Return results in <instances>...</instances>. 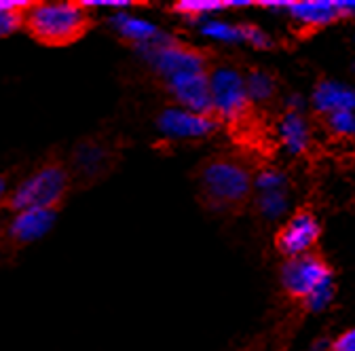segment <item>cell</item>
Here are the masks:
<instances>
[{
  "label": "cell",
  "instance_id": "6da1fadb",
  "mask_svg": "<svg viewBox=\"0 0 355 351\" xmlns=\"http://www.w3.org/2000/svg\"><path fill=\"white\" fill-rule=\"evenodd\" d=\"M254 167L237 153H216L195 167L197 195L203 207L216 214H241L252 199Z\"/></svg>",
  "mask_w": 355,
  "mask_h": 351
},
{
  "label": "cell",
  "instance_id": "7a4b0ae2",
  "mask_svg": "<svg viewBox=\"0 0 355 351\" xmlns=\"http://www.w3.org/2000/svg\"><path fill=\"white\" fill-rule=\"evenodd\" d=\"M94 15L83 3H32L24 13L28 34L47 47H66L87 34Z\"/></svg>",
  "mask_w": 355,
  "mask_h": 351
},
{
  "label": "cell",
  "instance_id": "3957f363",
  "mask_svg": "<svg viewBox=\"0 0 355 351\" xmlns=\"http://www.w3.org/2000/svg\"><path fill=\"white\" fill-rule=\"evenodd\" d=\"M72 189L68 165L60 157L44 159L28 178H24L0 209L5 212H21L28 207H62L68 193Z\"/></svg>",
  "mask_w": 355,
  "mask_h": 351
},
{
  "label": "cell",
  "instance_id": "277c9868",
  "mask_svg": "<svg viewBox=\"0 0 355 351\" xmlns=\"http://www.w3.org/2000/svg\"><path fill=\"white\" fill-rule=\"evenodd\" d=\"M211 114L222 125L248 123L254 114V106L248 98L245 74L233 64H216L207 70Z\"/></svg>",
  "mask_w": 355,
  "mask_h": 351
},
{
  "label": "cell",
  "instance_id": "5b68a950",
  "mask_svg": "<svg viewBox=\"0 0 355 351\" xmlns=\"http://www.w3.org/2000/svg\"><path fill=\"white\" fill-rule=\"evenodd\" d=\"M142 51H146L148 64L163 80L178 76V74H184V72L209 70V62H211L209 53L193 45H187L182 40H175L171 36H165L163 40L155 42V45Z\"/></svg>",
  "mask_w": 355,
  "mask_h": 351
},
{
  "label": "cell",
  "instance_id": "8992f818",
  "mask_svg": "<svg viewBox=\"0 0 355 351\" xmlns=\"http://www.w3.org/2000/svg\"><path fill=\"white\" fill-rule=\"evenodd\" d=\"M332 282V267L320 250L288 258L282 267L284 292L294 300H304L311 292Z\"/></svg>",
  "mask_w": 355,
  "mask_h": 351
},
{
  "label": "cell",
  "instance_id": "52a82bcc",
  "mask_svg": "<svg viewBox=\"0 0 355 351\" xmlns=\"http://www.w3.org/2000/svg\"><path fill=\"white\" fill-rule=\"evenodd\" d=\"M119 157V151L110 142L96 140V138H85L80 140L74 151L68 165L70 182L74 185H92L100 178H104L106 173L112 171L114 159Z\"/></svg>",
  "mask_w": 355,
  "mask_h": 351
},
{
  "label": "cell",
  "instance_id": "ba28073f",
  "mask_svg": "<svg viewBox=\"0 0 355 351\" xmlns=\"http://www.w3.org/2000/svg\"><path fill=\"white\" fill-rule=\"evenodd\" d=\"M60 207H28L15 212L11 221L0 227V243L3 250H19L28 243H34L44 233H49Z\"/></svg>",
  "mask_w": 355,
  "mask_h": 351
},
{
  "label": "cell",
  "instance_id": "9c48e42d",
  "mask_svg": "<svg viewBox=\"0 0 355 351\" xmlns=\"http://www.w3.org/2000/svg\"><path fill=\"white\" fill-rule=\"evenodd\" d=\"M320 237H322V225L318 221V216L306 207H300L277 231L275 248L286 258H294V256H300V254L315 250Z\"/></svg>",
  "mask_w": 355,
  "mask_h": 351
},
{
  "label": "cell",
  "instance_id": "30bf717a",
  "mask_svg": "<svg viewBox=\"0 0 355 351\" xmlns=\"http://www.w3.org/2000/svg\"><path fill=\"white\" fill-rule=\"evenodd\" d=\"M157 127L165 138L201 140V138L216 134L220 129V123L214 117L197 114L180 106H169L157 114Z\"/></svg>",
  "mask_w": 355,
  "mask_h": 351
},
{
  "label": "cell",
  "instance_id": "8fae6325",
  "mask_svg": "<svg viewBox=\"0 0 355 351\" xmlns=\"http://www.w3.org/2000/svg\"><path fill=\"white\" fill-rule=\"evenodd\" d=\"M353 3H284V11L302 32H318L353 15Z\"/></svg>",
  "mask_w": 355,
  "mask_h": 351
},
{
  "label": "cell",
  "instance_id": "7c38bea8",
  "mask_svg": "<svg viewBox=\"0 0 355 351\" xmlns=\"http://www.w3.org/2000/svg\"><path fill=\"white\" fill-rule=\"evenodd\" d=\"M169 94L180 104V108L214 117L211 114V98H209V78L207 70L203 72H184L165 80Z\"/></svg>",
  "mask_w": 355,
  "mask_h": 351
},
{
  "label": "cell",
  "instance_id": "4fadbf2b",
  "mask_svg": "<svg viewBox=\"0 0 355 351\" xmlns=\"http://www.w3.org/2000/svg\"><path fill=\"white\" fill-rule=\"evenodd\" d=\"M110 26L114 28V32L131 42V45H136L138 49H146L155 42L163 40L167 34L161 32L155 24L146 22V19H140V17H133V15H127V13H114L110 15Z\"/></svg>",
  "mask_w": 355,
  "mask_h": 351
},
{
  "label": "cell",
  "instance_id": "5bb4252c",
  "mask_svg": "<svg viewBox=\"0 0 355 351\" xmlns=\"http://www.w3.org/2000/svg\"><path fill=\"white\" fill-rule=\"evenodd\" d=\"M355 106V94L349 87L334 83V80H326L322 78L315 85L313 92V108L320 117L330 114V112H338V110H351L353 112Z\"/></svg>",
  "mask_w": 355,
  "mask_h": 351
},
{
  "label": "cell",
  "instance_id": "9a60e30c",
  "mask_svg": "<svg viewBox=\"0 0 355 351\" xmlns=\"http://www.w3.org/2000/svg\"><path fill=\"white\" fill-rule=\"evenodd\" d=\"M279 138L282 144L292 155H304L311 146V125L300 110L286 108L279 121Z\"/></svg>",
  "mask_w": 355,
  "mask_h": 351
},
{
  "label": "cell",
  "instance_id": "2e32d148",
  "mask_svg": "<svg viewBox=\"0 0 355 351\" xmlns=\"http://www.w3.org/2000/svg\"><path fill=\"white\" fill-rule=\"evenodd\" d=\"M245 89H248V98L252 102V106H271L277 100L279 87H277V78L260 68H252L245 74Z\"/></svg>",
  "mask_w": 355,
  "mask_h": 351
},
{
  "label": "cell",
  "instance_id": "e0dca14e",
  "mask_svg": "<svg viewBox=\"0 0 355 351\" xmlns=\"http://www.w3.org/2000/svg\"><path fill=\"white\" fill-rule=\"evenodd\" d=\"M250 203L254 205L256 214L264 218L266 223H275L288 212L290 205V187L271 189V191H254Z\"/></svg>",
  "mask_w": 355,
  "mask_h": 351
},
{
  "label": "cell",
  "instance_id": "ac0fdd59",
  "mask_svg": "<svg viewBox=\"0 0 355 351\" xmlns=\"http://www.w3.org/2000/svg\"><path fill=\"white\" fill-rule=\"evenodd\" d=\"M32 3H15V0H0V38L17 32L24 26V13Z\"/></svg>",
  "mask_w": 355,
  "mask_h": 351
},
{
  "label": "cell",
  "instance_id": "d6986e66",
  "mask_svg": "<svg viewBox=\"0 0 355 351\" xmlns=\"http://www.w3.org/2000/svg\"><path fill=\"white\" fill-rule=\"evenodd\" d=\"M324 127L328 129V134L338 136V138H351L355 131V117L351 110H338V112H330L320 117Z\"/></svg>",
  "mask_w": 355,
  "mask_h": 351
},
{
  "label": "cell",
  "instance_id": "ffe728a7",
  "mask_svg": "<svg viewBox=\"0 0 355 351\" xmlns=\"http://www.w3.org/2000/svg\"><path fill=\"white\" fill-rule=\"evenodd\" d=\"M241 5H229V3H180L171 7L173 13L182 15L187 19H201L209 13H216V11H225V9H237Z\"/></svg>",
  "mask_w": 355,
  "mask_h": 351
},
{
  "label": "cell",
  "instance_id": "44dd1931",
  "mask_svg": "<svg viewBox=\"0 0 355 351\" xmlns=\"http://www.w3.org/2000/svg\"><path fill=\"white\" fill-rule=\"evenodd\" d=\"M239 34H241V40H245L248 45H252L254 49L269 51L275 45L273 38L254 24H239Z\"/></svg>",
  "mask_w": 355,
  "mask_h": 351
},
{
  "label": "cell",
  "instance_id": "7402d4cb",
  "mask_svg": "<svg viewBox=\"0 0 355 351\" xmlns=\"http://www.w3.org/2000/svg\"><path fill=\"white\" fill-rule=\"evenodd\" d=\"M201 34L214 36V38H218V40H227V42H237V40H241L239 26H233V24H227V22H218V19H211V22L203 24V26H201Z\"/></svg>",
  "mask_w": 355,
  "mask_h": 351
},
{
  "label": "cell",
  "instance_id": "603a6c76",
  "mask_svg": "<svg viewBox=\"0 0 355 351\" xmlns=\"http://www.w3.org/2000/svg\"><path fill=\"white\" fill-rule=\"evenodd\" d=\"M332 298H334V284L330 282V284L318 288L315 292H311V294L302 300V305L306 307V311H322V309H326L328 302H330Z\"/></svg>",
  "mask_w": 355,
  "mask_h": 351
},
{
  "label": "cell",
  "instance_id": "cb8c5ba5",
  "mask_svg": "<svg viewBox=\"0 0 355 351\" xmlns=\"http://www.w3.org/2000/svg\"><path fill=\"white\" fill-rule=\"evenodd\" d=\"M330 351H355V330L349 328L343 334H338L330 345Z\"/></svg>",
  "mask_w": 355,
  "mask_h": 351
},
{
  "label": "cell",
  "instance_id": "d4e9b609",
  "mask_svg": "<svg viewBox=\"0 0 355 351\" xmlns=\"http://www.w3.org/2000/svg\"><path fill=\"white\" fill-rule=\"evenodd\" d=\"M11 191H13V187H11V173L0 171V205L5 203V199L9 197Z\"/></svg>",
  "mask_w": 355,
  "mask_h": 351
},
{
  "label": "cell",
  "instance_id": "484cf974",
  "mask_svg": "<svg viewBox=\"0 0 355 351\" xmlns=\"http://www.w3.org/2000/svg\"><path fill=\"white\" fill-rule=\"evenodd\" d=\"M0 252H3V243H0Z\"/></svg>",
  "mask_w": 355,
  "mask_h": 351
}]
</instances>
